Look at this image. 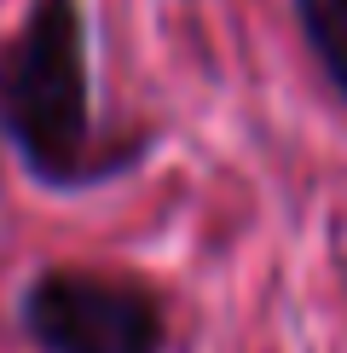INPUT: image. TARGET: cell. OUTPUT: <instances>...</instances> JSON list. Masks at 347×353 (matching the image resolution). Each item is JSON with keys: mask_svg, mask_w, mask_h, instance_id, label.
Listing matches in <instances>:
<instances>
[{"mask_svg": "<svg viewBox=\"0 0 347 353\" xmlns=\"http://www.w3.org/2000/svg\"><path fill=\"white\" fill-rule=\"evenodd\" d=\"M0 134L47 185L110 174V157L93 151L87 23L76 0H35L29 18L0 41Z\"/></svg>", "mask_w": 347, "mask_h": 353, "instance_id": "1", "label": "cell"}, {"mask_svg": "<svg viewBox=\"0 0 347 353\" xmlns=\"http://www.w3.org/2000/svg\"><path fill=\"white\" fill-rule=\"evenodd\" d=\"M23 325L47 353H156L162 313L145 290L98 272H41L23 296Z\"/></svg>", "mask_w": 347, "mask_h": 353, "instance_id": "2", "label": "cell"}, {"mask_svg": "<svg viewBox=\"0 0 347 353\" xmlns=\"http://www.w3.org/2000/svg\"><path fill=\"white\" fill-rule=\"evenodd\" d=\"M295 23L336 93L347 99V0H295Z\"/></svg>", "mask_w": 347, "mask_h": 353, "instance_id": "3", "label": "cell"}]
</instances>
